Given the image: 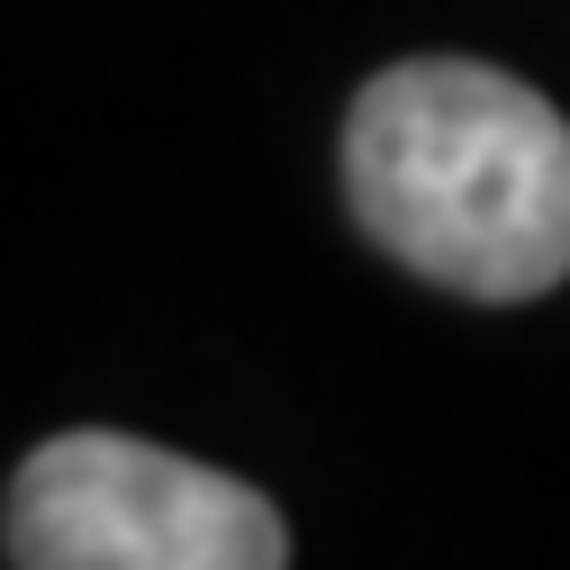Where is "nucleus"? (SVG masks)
I'll use <instances>...</instances> for the list:
<instances>
[{
  "label": "nucleus",
  "instance_id": "1",
  "mask_svg": "<svg viewBox=\"0 0 570 570\" xmlns=\"http://www.w3.org/2000/svg\"><path fill=\"white\" fill-rule=\"evenodd\" d=\"M344 190L407 272L462 299H543L570 281V118L489 63L416 55L363 82Z\"/></svg>",
  "mask_w": 570,
  "mask_h": 570
},
{
  "label": "nucleus",
  "instance_id": "2",
  "mask_svg": "<svg viewBox=\"0 0 570 570\" xmlns=\"http://www.w3.org/2000/svg\"><path fill=\"white\" fill-rule=\"evenodd\" d=\"M19 570H281L291 534L263 489L136 435H55L10 480Z\"/></svg>",
  "mask_w": 570,
  "mask_h": 570
}]
</instances>
